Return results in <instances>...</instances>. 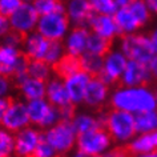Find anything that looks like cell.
<instances>
[{
  "instance_id": "45",
  "label": "cell",
  "mask_w": 157,
  "mask_h": 157,
  "mask_svg": "<svg viewBox=\"0 0 157 157\" xmlns=\"http://www.w3.org/2000/svg\"><path fill=\"white\" fill-rule=\"evenodd\" d=\"M147 6L152 15H157V0H148Z\"/></svg>"
},
{
  "instance_id": "19",
  "label": "cell",
  "mask_w": 157,
  "mask_h": 157,
  "mask_svg": "<svg viewBox=\"0 0 157 157\" xmlns=\"http://www.w3.org/2000/svg\"><path fill=\"white\" fill-rule=\"evenodd\" d=\"M45 100L57 109L67 107V105L71 104L68 92H67V88L64 85V80H63V78L53 76L51 80L47 81Z\"/></svg>"
},
{
  "instance_id": "41",
  "label": "cell",
  "mask_w": 157,
  "mask_h": 157,
  "mask_svg": "<svg viewBox=\"0 0 157 157\" xmlns=\"http://www.w3.org/2000/svg\"><path fill=\"white\" fill-rule=\"evenodd\" d=\"M105 156L107 157H131L129 152L127 151V148L125 147H117V145L113 147Z\"/></svg>"
},
{
  "instance_id": "25",
  "label": "cell",
  "mask_w": 157,
  "mask_h": 157,
  "mask_svg": "<svg viewBox=\"0 0 157 157\" xmlns=\"http://www.w3.org/2000/svg\"><path fill=\"white\" fill-rule=\"evenodd\" d=\"M135 125L137 135H145L157 131V109L135 115Z\"/></svg>"
},
{
  "instance_id": "38",
  "label": "cell",
  "mask_w": 157,
  "mask_h": 157,
  "mask_svg": "<svg viewBox=\"0 0 157 157\" xmlns=\"http://www.w3.org/2000/svg\"><path fill=\"white\" fill-rule=\"evenodd\" d=\"M13 85L15 84H13L12 78L0 75V97L10 99L11 93H12V89H13Z\"/></svg>"
},
{
  "instance_id": "39",
  "label": "cell",
  "mask_w": 157,
  "mask_h": 157,
  "mask_svg": "<svg viewBox=\"0 0 157 157\" xmlns=\"http://www.w3.org/2000/svg\"><path fill=\"white\" fill-rule=\"evenodd\" d=\"M59 113H60V120L61 121H71L73 119L75 113H76V107L73 104H69L67 107H63L59 109Z\"/></svg>"
},
{
  "instance_id": "42",
  "label": "cell",
  "mask_w": 157,
  "mask_h": 157,
  "mask_svg": "<svg viewBox=\"0 0 157 157\" xmlns=\"http://www.w3.org/2000/svg\"><path fill=\"white\" fill-rule=\"evenodd\" d=\"M147 67H148L149 73H151L152 80H156L157 81V56H156V55L152 57V60L147 64Z\"/></svg>"
},
{
  "instance_id": "50",
  "label": "cell",
  "mask_w": 157,
  "mask_h": 157,
  "mask_svg": "<svg viewBox=\"0 0 157 157\" xmlns=\"http://www.w3.org/2000/svg\"><path fill=\"white\" fill-rule=\"evenodd\" d=\"M93 157H107V156H105V155H104V156H93Z\"/></svg>"
},
{
  "instance_id": "3",
  "label": "cell",
  "mask_w": 157,
  "mask_h": 157,
  "mask_svg": "<svg viewBox=\"0 0 157 157\" xmlns=\"http://www.w3.org/2000/svg\"><path fill=\"white\" fill-rule=\"evenodd\" d=\"M43 140L47 141L59 156H68L76 148L77 133L71 121H59L56 125L43 131Z\"/></svg>"
},
{
  "instance_id": "32",
  "label": "cell",
  "mask_w": 157,
  "mask_h": 157,
  "mask_svg": "<svg viewBox=\"0 0 157 157\" xmlns=\"http://www.w3.org/2000/svg\"><path fill=\"white\" fill-rule=\"evenodd\" d=\"M0 157H15V135L0 127Z\"/></svg>"
},
{
  "instance_id": "15",
  "label": "cell",
  "mask_w": 157,
  "mask_h": 157,
  "mask_svg": "<svg viewBox=\"0 0 157 157\" xmlns=\"http://www.w3.org/2000/svg\"><path fill=\"white\" fill-rule=\"evenodd\" d=\"M91 76L88 73H85L84 71H78L72 76L67 77L64 80V85L68 92L71 104H73L75 107L81 105L84 101V95H85V89H87L89 81H91Z\"/></svg>"
},
{
  "instance_id": "2",
  "label": "cell",
  "mask_w": 157,
  "mask_h": 157,
  "mask_svg": "<svg viewBox=\"0 0 157 157\" xmlns=\"http://www.w3.org/2000/svg\"><path fill=\"white\" fill-rule=\"evenodd\" d=\"M104 129L111 136L113 144H116L117 147H127L135 139V136H137L135 115L111 109L107 112Z\"/></svg>"
},
{
  "instance_id": "46",
  "label": "cell",
  "mask_w": 157,
  "mask_h": 157,
  "mask_svg": "<svg viewBox=\"0 0 157 157\" xmlns=\"http://www.w3.org/2000/svg\"><path fill=\"white\" fill-rule=\"evenodd\" d=\"M68 157H87V156H85V155H84V153L81 152V151H78V149L75 148L73 151H72V152H71L69 155H68Z\"/></svg>"
},
{
  "instance_id": "28",
  "label": "cell",
  "mask_w": 157,
  "mask_h": 157,
  "mask_svg": "<svg viewBox=\"0 0 157 157\" xmlns=\"http://www.w3.org/2000/svg\"><path fill=\"white\" fill-rule=\"evenodd\" d=\"M78 60H80L81 71L88 73L91 77H99L100 73L103 72V57L101 56L85 52L83 56L78 57Z\"/></svg>"
},
{
  "instance_id": "14",
  "label": "cell",
  "mask_w": 157,
  "mask_h": 157,
  "mask_svg": "<svg viewBox=\"0 0 157 157\" xmlns=\"http://www.w3.org/2000/svg\"><path fill=\"white\" fill-rule=\"evenodd\" d=\"M151 81L152 77L147 65L136 61H128L119 83L121 87H143L148 85Z\"/></svg>"
},
{
  "instance_id": "33",
  "label": "cell",
  "mask_w": 157,
  "mask_h": 157,
  "mask_svg": "<svg viewBox=\"0 0 157 157\" xmlns=\"http://www.w3.org/2000/svg\"><path fill=\"white\" fill-rule=\"evenodd\" d=\"M64 56H65V49L64 45H63V41H49L48 49H47L45 57L43 61H45L51 67H55Z\"/></svg>"
},
{
  "instance_id": "21",
  "label": "cell",
  "mask_w": 157,
  "mask_h": 157,
  "mask_svg": "<svg viewBox=\"0 0 157 157\" xmlns=\"http://www.w3.org/2000/svg\"><path fill=\"white\" fill-rule=\"evenodd\" d=\"M21 56V49L0 44V75L12 78Z\"/></svg>"
},
{
  "instance_id": "12",
  "label": "cell",
  "mask_w": 157,
  "mask_h": 157,
  "mask_svg": "<svg viewBox=\"0 0 157 157\" xmlns=\"http://www.w3.org/2000/svg\"><path fill=\"white\" fill-rule=\"evenodd\" d=\"M111 96V87L107 85L100 77H92L85 89L83 104L89 109H101L108 104Z\"/></svg>"
},
{
  "instance_id": "23",
  "label": "cell",
  "mask_w": 157,
  "mask_h": 157,
  "mask_svg": "<svg viewBox=\"0 0 157 157\" xmlns=\"http://www.w3.org/2000/svg\"><path fill=\"white\" fill-rule=\"evenodd\" d=\"M113 19H115L116 27L119 29L120 37L127 36V35H132V33H137L141 29V25L136 20V17L132 15L128 7L117 10L116 13L113 15Z\"/></svg>"
},
{
  "instance_id": "9",
  "label": "cell",
  "mask_w": 157,
  "mask_h": 157,
  "mask_svg": "<svg viewBox=\"0 0 157 157\" xmlns=\"http://www.w3.org/2000/svg\"><path fill=\"white\" fill-rule=\"evenodd\" d=\"M128 64V59L124 56L119 48H112L103 57V72L100 73V78L107 85H113L119 83Z\"/></svg>"
},
{
  "instance_id": "11",
  "label": "cell",
  "mask_w": 157,
  "mask_h": 157,
  "mask_svg": "<svg viewBox=\"0 0 157 157\" xmlns=\"http://www.w3.org/2000/svg\"><path fill=\"white\" fill-rule=\"evenodd\" d=\"M43 140V131L27 127L15 135V157H32L37 145Z\"/></svg>"
},
{
  "instance_id": "34",
  "label": "cell",
  "mask_w": 157,
  "mask_h": 157,
  "mask_svg": "<svg viewBox=\"0 0 157 157\" xmlns=\"http://www.w3.org/2000/svg\"><path fill=\"white\" fill-rule=\"evenodd\" d=\"M91 8L95 15L101 16H113L117 11L115 0H91Z\"/></svg>"
},
{
  "instance_id": "31",
  "label": "cell",
  "mask_w": 157,
  "mask_h": 157,
  "mask_svg": "<svg viewBox=\"0 0 157 157\" xmlns=\"http://www.w3.org/2000/svg\"><path fill=\"white\" fill-rule=\"evenodd\" d=\"M111 49H112V43L104 40L103 37L97 36V35H95V33L89 35L88 43H87V51H85L87 53L104 57Z\"/></svg>"
},
{
  "instance_id": "27",
  "label": "cell",
  "mask_w": 157,
  "mask_h": 157,
  "mask_svg": "<svg viewBox=\"0 0 157 157\" xmlns=\"http://www.w3.org/2000/svg\"><path fill=\"white\" fill-rule=\"evenodd\" d=\"M28 76L35 78V80L47 83V81L51 80V78L55 76L53 67H51L49 64H47V63L43 60H29Z\"/></svg>"
},
{
  "instance_id": "10",
  "label": "cell",
  "mask_w": 157,
  "mask_h": 157,
  "mask_svg": "<svg viewBox=\"0 0 157 157\" xmlns=\"http://www.w3.org/2000/svg\"><path fill=\"white\" fill-rule=\"evenodd\" d=\"M29 125L31 123L28 111H27V103L21 99L11 100L10 107L7 109L4 117H3L0 127L16 135L17 132H20L21 129L29 127Z\"/></svg>"
},
{
  "instance_id": "22",
  "label": "cell",
  "mask_w": 157,
  "mask_h": 157,
  "mask_svg": "<svg viewBox=\"0 0 157 157\" xmlns=\"http://www.w3.org/2000/svg\"><path fill=\"white\" fill-rule=\"evenodd\" d=\"M125 148H127V151L129 152L131 156L157 152V131L152 133L135 136V139Z\"/></svg>"
},
{
  "instance_id": "43",
  "label": "cell",
  "mask_w": 157,
  "mask_h": 157,
  "mask_svg": "<svg viewBox=\"0 0 157 157\" xmlns=\"http://www.w3.org/2000/svg\"><path fill=\"white\" fill-rule=\"evenodd\" d=\"M148 37H149V43H151L153 53L157 56V28H153L151 32L148 33Z\"/></svg>"
},
{
  "instance_id": "20",
  "label": "cell",
  "mask_w": 157,
  "mask_h": 157,
  "mask_svg": "<svg viewBox=\"0 0 157 157\" xmlns=\"http://www.w3.org/2000/svg\"><path fill=\"white\" fill-rule=\"evenodd\" d=\"M15 85H16L21 100L25 101V103L45 99L47 83H44V81H39V80H35V78L27 76L25 78H23L21 81H19Z\"/></svg>"
},
{
  "instance_id": "8",
  "label": "cell",
  "mask_w": 157,
  "mask_h": 157,
  "mask_svg": "<svg viewBox=\"0 0 157 157\" xmlns=\"http://www.w3.org/2000/svg\"><path fill=\"white\" fill-rule=\"evenodd\" d=\"M39 16L33 2H21L20 7L10 16L11 31L25 36L31 32H35L39 23Z\"/></svg>"
},
{
  "instance_id": "18",
  "label": "cell",
  "mask_w": 157,
  "mask_h": 157,
  "mask_svg": "<svg viewBox=\"0 0 157 157\" xmlns=\"http://www.w3.org/2000/svg\"><path fill=\"white\" fill-rule=\"evenodd\" d=\"M49 41L39 32H31L25 35L21 44V53L28 60H44Z\"/></svg>"
},
{
  "instance_id": "17",
  "label": "cell",
  "mask_w": 157,
  "mask_h": 157,
  "mask_svg": "<svg viewBox=\"0 0 157 157\" xmlns=\"http://www.w3.org/2000/svg\"><path fill=\"white\" fill-rule=\"evenodd\" d=\"M92 15L88 0H69L65 3V16L72 27H87Z\"/></svg>"
},
{
  "instance_id": "5",
  "label": "cell",
  "mask_w": 157,
  "mask_h": 157,
  "mask_svg": "<svg viewBox=\"0 0 157 157\" xmlns=\"http://www.w3.org/2000/svg\"><path fill=\"white\" fill-rule=\"evenodd\" d=\"M112 148L113 141L104 128H99L92 132L77 136L76 149L81 151L87 157L104 156Z\"/></svg>"
},
{
  "instance_id": "30",
  "label": "cell",
  "mask_w": 157,
  "mask_h": 157,
  "mask_svg": "<svg viewBox=\"0 0 157 157\" xmlns=\"http://www.w3.org/2000/svg\"><path fill=\"white\" fill-rule=\"evenodd\" d=\"M128 8L132 12L133 16L136 17V20L139 21L141 28L151 21L152 13L147 6V2H144V0H131L128 4Z\"/></svg>"
},
{
  "instance_id": "36",
  "label": "cell",
  "mask_w": 157,
  "mask_h": 157,
  "mask_svg": "<svg viewBox=\"0 0 157 157\" xmlns=\"http://www.w3.org/2000/svg\"><path fill=\"white\" fill-rule=\"evenodd\" d=\"M23 39H24V36H21L20 33H17V32H13V31H11V32H10V33L7 35V36L2 40V43H0V44L7 45V47H12V48L21 49Z\"/></svg>"
},
{
  "instance_id": "26",
  "label": "cell",
  "mask_w": 157,
  "mask_h": 157,
  "mask_svg": "<svg viewBox=\"0 0 157 157\" xmlns=\"http://www.w3.org/2000/svg\"><path fill=\"white\" fill-rule=\"evenodd\" d=\"M80 68V60L78 57H73L65 53V56L53 67V73L56 77H60L63 80H65L67 77L72 76L76 72H78Z\"/></svg>"
},
{
  "instance_id": "37",
  "label": "cell",
  "mask_w": 157,
  "mask_h": 157,
  "mask_svg": "<svg viewBox=\"0 0 157 157\" xmlns=\"http://www.w3.org/2000/svg\"><path fill=\"white\" fill-rule=\"evenodd\" d=\"M32 157H59V155L55 152V149L47 143V141L41 140L40 144L37 145L36 151H35Z\"/></svg>"
},
{
  "instance_id": "13",
  "label": "cell",
  "mask_w": 157,
  "mask_h": 157,
  "mask_svg": "<svg viewBox=\"0 0 157 157\" xmlns=\"http://www.w3.org/2000/svg\"><path fill=\"white\" fill-rule=\"evenodd\" d=\"M89 35H91V31L87 27H72L65 39L63 40L65 53L73 57L83 56L87 51Z\"/></svg>"
},
{
  "instance_id": "49",
  "label": "cell",
  "mask_w": 157,
  "mask_h": 157,
  "mask_svg": "<svg viewBox=\"0 0 157 157\" xmlns=\"http://www.w3.org/2000/svg\"><path fill=\"white\" fill-rule=\"evenodd\" d=\"M155 97H156V109H157V87L155 88Z\"/></svg>"
},
{
  "instance_id": "29",
  "label": "cell",
  "mask_w": 157,
  "mask_h": 157,
  "mask_svg": "<svg viewBox=\"0 0 157 157\" xmlns=\"http://www.w3.org/2000/svg\"><path fill=\"white\" fill-rule=\"evenodd\" d=\"M33 6L40 17L53 13H65V3L59 0H36Z\"/></svg>"
},
{
  "instance_id": "24",
  "label": "cell",
  "mask_w": 157,
  "mask_h": 157,
  "mask_svg": "<svg viewBox=\"0 0 157 157\" xmlns=\"http://www.w3.org/2000/svg\"><path fill=\"white\" fill-rule=\"evenodd\" d=\"M71 124H72L75 131H76L77 136L92 132V131H95V129L103 128L99 119H97V115L91 113V112H85V111L75 113L73 119L71 120Z\"/></svg>"
},
{
  "instance_id": "1",
  "label": "cell",
  "mask_w": 157,
  "mask_h": 157,
  "mask_svg": "<svg viewBox=\"0 0 157 157\" xmlns=\"http://www.w3.org/2000/svg\"><path fill=\"white\" fill-rule=\"evenodd\" d=\"M108 104L112 109L123 111L131 115L156 109L155 89L149 85L143 87H117L111 91Z\"/></svg>"
},
{
  "instance_id": "16",
  "label": "cell",
  "mask_w": 157,
  "mask_h": 157,
  "mask_svg": "<svg viewBox=\"0 0 157 157\" xmlns=\"http://www.w3.org/2000/svg\"><path fill=\"white\" fill-rule=\"evenodd\" d=\"M87 28L91 31V33H95L109 43H113L117 37H120L113 16H101L93 13L88 21Z\"/></svg>"
},
{
  "instance_id": "7",
  "label": "cell",
  "mask_w": 157,
  "mask_h": 157,
  "mask_svg": "<svg viewBox=\"0 0 157 157\" xmlns=\"http://www.w3.org/2000/svg\"><path fill=\"white\" fill-rule=\"evenodd\" d=\"M72 28L65 13H53L39 19L36 32L48 41H63Z\"/></svg>"
},
{
  "instance_id": "47",
  "label": "cell",
  "mask_w": 157,
  "mask_h": 157,
  "mask_svg": "<svg viewBox=\"0 0 157 157\" xmlns=\"http://www.w3.org/2000/svg\"><path fill=\"white\" fill-rule=\"evenodd\" d=\"M116 2V6H117V10L119 8H124V7H128L129 2L131 0H115Z\"/></svg>"
},
{
  "instance_id": "35",
  "label": "cell",
  "mask_w": 157,
  "mask_h": 157,
  "mask_svg": "<svg viewBox=\"0 0 157 157\" xmlns=\"http://www.w3.org/2000/svg\"><path fill=\"white\" fill-rule=\"evenodd\" d=\"M21 4V0H0V16L8 17Z\"/></svg>"
},
{
  "instance_id": "4",
  "label": "cell",
  "mask_w": 157,
  "mask_h": 157,
  "mask_svg": "<svg viewBox=\"0 0 157 157\" xmlns=\"http://www.w3.org/2000/svg\"><path fill=\"white\" fill-rule=\"evenodd\" d=\"M117 48L124 53L128 61H136L145 65L155 56L148 35L141 32L121 36L119 39V47Z\"/></svg>"
},
{
  "instance_id": "6",
  "label": "cell",
  "mask_w": 157,
  "mask_h": 157,
  "mask_svg": "<svg viewBox=\"0 0 157 157\" xmlns=\"http://www.w3.org/2000/svg\"><path fill=\"white\" fill-rule=\"evenodd\" d=\"M27 111L31 125L40 131H45L61 121L59 109L51 105L45 99L27 103Z\"/></svg>"
},
{
  "instance_id": "44",
  "label": "cell",
  "mask_w": 157,
  "mask_h": 157,
  "mask_svg": "<svg viewBox=\"0 0 157 157\" xmlns=\"http://www.w3.org/2000/svg\"><path fill=\"white\" fill-rule=\"evenodd\" d=\"M11 99H6V97H0V124H2V120L4 117L7 109L10 107Z\"/></svg>"
},
{
  "instance_id": "48",
  "label": "cell",
  "mask_w": 157,
  "mask_h": 157,
  "mask_svg": "<svg viewBox=\"0 0 157 157\" xmlns=\"http://www.w3.org/2000/svg\"><path fill=\"white\" fill-rule=\"evenodd\" d=\"M131 157H157V152L145 153V155H135V156H131Z\"/></svg>"
},
{
  "instance_id": "40",
  "label": "cell",
  "mask_w": 157,
  "mask_h": 157,
  "mask_svg": "<svg viewBox=\"0 0 157 157\" xmlns=\"http://www.w3.org/2000/svg\"><path fill=\"white\" fill-rule=\"evenodd\" d=\"M10 32H11L10 19L4 17V16H0V41H2Z\"/></svg>"
}]
</instances>
